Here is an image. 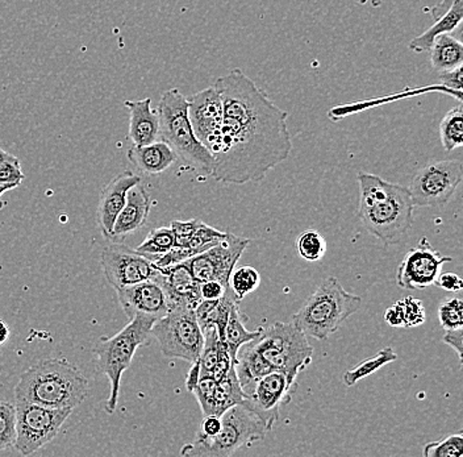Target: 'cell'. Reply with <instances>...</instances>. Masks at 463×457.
<instances>
[{
  "instance_id": "3",
  "label": "cell",
  "mask_w": 463,
  "mask_h": 457,
  "mask_svg": "<svg viewBox=\"0 0 463 457\" xmlns=\"http://www.w3.org/2000/svg\"><path fill=\"white\" fill-rule=\"evenodd\" d=\"M89 389L85 375L68 360L43 358L20 376L14 399L52 409H74L85 401Z\"/></svg>"
},
{
  "instance_id": "9",
  "label": "cell",
  "mask_w": 463,
  "mask_h": 457,
  "mask_svg": "<svg viewBox=\"0 0 463 457\" xmlns=\"http://www.w3.org/2000/svg\"><path fill=\"white\" fill-rule=\"evenodd\" d=\"M152 335L165 357L181 358L188 363L199 360L204 346V334L193 309H170L166 315L156 320Z\"/></svg>"
},
{
  "instance_id": "46",
  "label": "cell",
  "mask_w": 463,
  "mask_h": 457,
  "mask_svg": "<svg viewBox=\"0 0 463 457\" xmlns=\"http://www.w3.org/2000/svg\"><path fill=\"white\" fill-rule=\"evenodd\" d=\"M457 0H441L436 7L432 8V16L434 19H439L444 15L445 13L456 3Z\"/></svg>"
},
{
  "instance_id": "13",
  "label": "cell",
  "mask_w": 463,
  "mask_h": 457,
  "mask_svg": "<svg viewBox=\"0 0 463 457\" xmlns=\"http://www.w3.org/2000/svg\"><path fill=\"white\" fill-rule=\"evenodd\" d=\"M104 276L115 289L143 281L153 280L158 274V266L143 254L129 250L121 242L107 245L100 254Z\"/></svg>"
},
{
  "instance_id": "47",
  "label": "cell",
  "mask_w": 463,
  "mask_h": 457,
  "mask_svg": "<svg viewBox=\"0 0 463 457\" xmlns=\"http://www.w3.org/2000/svg\"><path fill=\"white\" fill-rule=\"evenodd\" d=\"M8 338H10V327L5 320L0 319V346L7 343Z\"/></svg>"
},
{
  "instance_id": "35",
  "label": "cell",
  "mask_w": 463,
  "mask_h": 457,
  "mask_svg": "<svg viewBox=\"0 0 463 457\" xmlns=\"http://www.w3.org/2000/svg\"><path fill=\"white\" fill-rule=\"evenodd\" d=\"M439 326L444 331L462 328L463 300L461 297L445 298L439 306Z\"/></svg>"
},
{
  "instance_id": "20",
  "label": "cell",
  "mask_w": 463,
  "mask_h": 457,
  "mask_svg": "<svg viewBox=\"0 0 463 457\" xmlns=\"http://www.w3.org/2000/svg\"><path fill=\"white\" fill-rule=\"evenodd\" d=\"M150 207L152 201L144 186L137 184L130 187L126 205L116 218L111 242H121L130 233H137L143 228L149 216Z\"/></svg>"
},
{
  "instance_id": "39",
  "label": "cell",
  "mask_w": 463,
  "mask_h": 457,
  "mask_svg": "<svg viewBox=\"0 0 463 457\" xmlns=\"http://www.w3.org/2000/svg\"><path fill=\"white\" fill-rule=\"evenodd\" d=\"M439 81L442 86L450 91V94L456 95L457 100L461 102L462 100V66L453 69V71H439Z\"/></svg>"
},
{
  "instance_id": "33",
  "label": "cell",
  "mask_w": 463,
  "mask_h": 457,
  "mask_svg": "<svg viewBox=\"0 0 463 457\" xmlns=\"http://www.w3.org/2000/svg\"><path fill=\"white\" fill-rule=\"evenodd\" d=\"M16 439V406L0 399V451L13 447Z\"/></svg>"
},
{
  "instance_id": "18",
  "label": "cell",
  "mask_w": 463,
  "mask_h": 457,
  "mask_svg": "<svg viewBox=\"0 0 463 457\" xmlns=\"http://www.w3.org/2000/svg\"><path fill=\"white\" fill-rule=\"evenodd\" d=\"M155 279L164 288L169 302V310L173 308H187L195 310L202 300L199 282L194 279L190 268L184 262L164 266V268L158 266V274Z\"/></svg>"
},
{
  "instance_id": "25",
  "label": "cell",
  "mask_w": 463,
  "mask_h": 457,
  "mask_svg": "<svg viewBox=\"0 0 463 457\" xmlns=\"http://www.w3.org/2000/svg\"><path fill=\"white\" fill-rule=\"evenodd\" d=\"M430 51V62L437 71H453L462 66L463 45L450 33L441 34L434 40Z\"/></svg>"
},
{
  "instance_id": "2",
  "label": "cell",
  "mask_w": 463,
  "mask_h": 457,
  "mask_svg": "<svg viewBox=\"0 0 463 457\" xmlns=\"http://www.w3.org/2000/svg\"><path fill=\"white\" fill-rule=\"evenodd\" d=\"M358 219L386 247L398 244L413 224V205L408 187L372 173H358Z\"/></svg>"
},
{
  "instance_id": "17",
  "label": "cell",
  "mask_w": 463,
  "mask_h": 457,
  "mask_svg": "<svg viewBox=\"0 0 463 457\" xmlns=\"http://www.w3.org/2000/svg\"><path fill=\"white\" fill-rule=\"evenodd\" d=\"M116 293L121 308L129 319L136 315H146L158 320L169 311L166 294L161 283L156 279L123 286L116 289Z\"/></svg>"
},
{
  "instance_id": "48",
  "label": "cell",
  "mask_w": 463,
  "mask_h": 457,
  "mask_svg": "<svg viewBox=\"0 0 463 457\" xmlns=\"http://www.w3.org/2000/svg\"><path fill=\"white\" fill-rule=\"evenodd\" d=\"M17 187V185H0V198H2L3 194L10 192V190ZM3 207V205L0 204V208Z\"/></svg>"
},
{
  "instance_id": "29",
  "label": "cell",
  "mask_w": 463,
  "mask_h": 457,
  "mask_svg": "<svg viewBox=\"0 0 463 457\" xmlns=\"http://www.w3.org/2000/svg\"><path fill=\"white\" fill-rule=\"evenodd\" d=\"M439 138L447 152H453L463 144V107L459 102L439 123Z\"/></svg>"
},
{
  "instance_id": "37",
  "label": "cell",
  "mask_w": 463,
  "mask_h": 457,
  "mask_svg": "<svg viewBox=\"0 0 463 457\" xmlns=\"http://www.w3.org/2000/svg\"><path fill=\"white\" fill-rule=\"evenodd\" d=\"M217 381L210 373L201 375V380L194 389V395L201 405L203 415H213V395H215Z\"/></svg>"
},
{
  "instance_id": "49",
  "label": "cell",
  "mask_w": 463,
  "mask_h": 457,
  "mask_svg": "<svg viewBox=\"0 0 463 457\" xmlns=\"http://www.w3.org/2000/svg\"><path fill=\"white\" fill-rule=\"evenodd\" d=\"M367 2L369 0H357L358 5H366ZM370 2H372L373 7H379L382 5V0H370Z\"/></svg>"
},
{
  "instance_id": "5",
  "label": "cell",
  "mask_w": 463,
  "mask_h": 457,
  "mask_svg": "<svg viewBox=\"0 0 463 457\" xmlns=\"http://www.w3.org/2000/svg\"><path fill=\"white\" fill-rule=\"evenodd\" d=\"M157 114L159 138L173 148L178 157L204 175H213L215 158L196 138L188 117V100L178 89L162 94Z\"/></svg>"
},
{
  "instance_id": "24",
  "label": "cell",
  "mask_w": 463,
  "mask_h": 457,
  "mask_svg": "<svg viewBox=\"0 0 463 457\" xmlns=\"http://www.w3.org/2000/svg\"><path fill=\"white\" fill-rule=\"evenodd\" d=\"M463 17V0H457L453 5L439 19L434 23L430 30L415 37L412 42L410 43V49L415 53H424V52L430 51L432 48L434 40L441 34L450 33L459 27Z\"/></svg>"
},
{
  "instance_id": "15",
  "label": "cell",
  "mask_w": 463,
  "mask_h": 457,
  "mask_svg": "<svg viewBox=\"0 0 463 457\" xmlns=\"http://www.w3.org/2000/svg\"><path fill=\"white\" fill-rule=\"evenodd\" d=\"M188 100V117L199 141L213 152L222 129V100L215 86L196 92ZM213 155V153H211Z\"/></svg>"
},
{
  "instance_id": "32",
  "label": "cell",
  "mask_w": 463,
  "mask_h": 457,
  "mask_svg": "<svg viewBox=\"0 0 463 457\" xmlns=\"http://www.w3.org/2000/svg\"><path fill=\"white\" fill-rule=\"evenodd\" d=\"M297 250L306 262H320L326 252V242L317 230H307L298 239Z\"/></svg>"
},
{
  "instance_id": "16",
  "label": "cell",
  "mask_w": 463,
  "mask_h": 457,
  "mask_svg": "<svg viewBox=\"0 0 463 457\" xmlns=\"http://www.w3.org/2000/svg\"><path fill=\"white\" fill-rule=\"evenodd\" d=\"M295 390H297V381L291 380L280 370H273L260 378L251 395L246 399L265 419L269 428L273 430L274 424L279 418L280 406L291 401Z\"/></svg>"
},
{
  "instance_id": "10",
  "label": "cell",
  "mask_w": 463,
  "mask_h": 457,
  "mask_svg": "<svg viewBox=\"0 0 463 457\" xmlns=\"http://www.w3.org/2000/svg\"><path fill=\"white\" fill-rule=\"evenodd\" d=\"M16 439L14 447L28 456L56 438L66 419L71 415V407L52 409L31 402H16Z\"/></svg>"
},
{
  "instance_id": "26",
  "label": "cell",
  "mask_w": 463,
  "mask_h": 457,
  "mask_svg": "<svg viewBox=\"0 0 463 457\" xmlns=\"http://www.w3.org/2000/svg\"><path fill=\"white\" fill-rule=\"evenodd\" d=\"M244 319L245 317L241 310H240L239 303V305L232 309L230 319H228L227 326H225L224 337H222V341H224L225 346H227L228 352H230L233 363H236L239 349L241 348L244 344L249 343V341L259 338L260 332V327L256 331H249L244 325Z\"/></svg>"
},
{
  "instance_id": "7",
  "label": "cell",
  "mask_w": 463,
  "mask_h": 457,
  "mask_svg": "<svg viewBox=\"0 0 463 457\" xmlns=\"http://www.w3.org/2000/svg\"><path fill=\"white\" fill-rule=\"evenodd\" d=\"M118 334L112 338H101L95 347L98 369L107 376L109 381V397L106 404L107 413H115L120 395L121 376L129 368L136 351L147 343L152 337L155 318L146 315H136L129 319Z\"/></svg>"
},
{
  "instance_id": "30",
  "label": "cell",
  "mask_w": 463,
  "mask_h": 457,
  "mask_svg": "<svg viewBox=\"0 0 463 457\" xmlns=\"http://www.w3.org/2000/svg\"><path fill=\"white\" fill-rule=\"evenodd\" d=\"M175 245V236L172 227H159L150 231L146 239L136 248L137 253L143 254L152 262H157Z\"/></svg>"
},
{
  "instance_id": "41",
  "label": "cell",
  "mask_w": 463,
  "mask_h": 457,
  "mask_svg": "<svg viewBox=\"0 0 463 457\" xmlns=\"http://www.w3.org/2000/svg\"><path fill=\"white\" fill-rule=\"evenodd\" d=\"M433 285L442 289V290L450 291V293H459L463 288L461 277L458 274L453 273V271H445V273L439 271Z\"/></svg>"
},
{
  "instance_id": "12",
  "label": "cell",
  "mask_w": 463,
  "mask_h": 457,
  "mask_svg": "<svg viewBox=\"0 0 463 457\" xmlns=\"http://www.w3.org/2000/svg\"><path fill=\"white\" fill-rule=\"evenodd\" d=\"M249 243H250L249 239L228 233L222 242L195 254L184 262L190 268L196 282L215 280L224 285H230L231 273L236 268Z\"/></svg>"
},
{
  "instance_id": "11",
  "label": "cell",
  "mask_w": 463,
  "mask_h": 457,
  "mask_svg": "<svg viewBox=\"0 0 463 457\" xmlns=\"http://www.w3.org/2000/svg\"><path fill=\"white\" fill-rule=\"evenodd\" d=\"M462 179L461 161H430L413 176L408 192L415 206L442 207L453 198Z\"/></svg>"
},
{
  "instance_id": "4",
  "label": "cell",
  "mask_w": 463,
  "mask_h": 457,
  "mask_svg": "<svg viewBox=\"0 0 463 457\" xmlns=\"http://www.w3.org/2000/svg\"><path fill=\"white\" fill-rule=\"evenodd\" d=\"M361 305V297L346 291L335 277H328L304 300L292 323L307 337L324 341L360 310Z\"/></svg>"
},
{
  "instance_id": "19",
  "label": "cell",
  "mask_w": 463,
  "mask_h": 457,
  "mask_svg": "<svg viewBox=\"0 0 463 457\" xmlns=\"http://www.w3.org/2000/svg\"><path fill=\"white\" fill-rule=\"evenodd\" d=\"M140 176L127 170L116 176L103 190L99 196V205H98L97 221L99 225L101 233L106 239L111 240L112 230L116 218L121 208L124 207L127 201V194L130 187L140 184Z\"/></svg>"
},
{
  "instance_id": "28",
  "label": "cell",
  "mask_w": 463,
  "mask_h": 457,
  "mask_svg": "<svg viewBox=\"0 0 463 457\" xmlns=\"http://www.w3.org/2000/svg\"><path fill=\"white\" fill-rule=\"evenodd\" d=\"M396 360H398L396 352L391 347H384L373 357L366 358V360L362 361L354 368L347 370L345 375H344V384L347 387L354 386L358 381L374 375L376 370L383 368L387 364L393 363Z\"/></svg>"
},
{
  "instance_id": "6",
  "label": "cell",
  "mask_w": 463,
  "mask_h": 457,
  "mask_svg": "<svg viewBox=\"0 0 463 457\" xmlns=\"http://www.w3.org/2000/svg\"><path fill=\"white\" fill-rule=\"evenodd\" d=\"M222 430L210 441H194L184 445L182 456L228 457L240 448L262 441L271 431L265 419L253 409L248 399L222 414Z\"/></svg>"
},
{
  "instance_id": "38",
  "label": "cell",
  "mask_w": 463,
  "mask_h": 457,
  "mask_svg": "<svg viewBox=\"0 0 463 457\" xmlns=\"http://www.w3.org/2000/svg\"><path fill=\"white\" fill-rule=\"evenodd\" d=\"M404 315V328L421 326L427 319L424 305L415 297H405L399 300Z\"/></svg>"
},
{
  "instance_id": "40",
  "label": "cell",
  "mask_w": 463,
  "mask_h": 457,
  "mask_svg": "<svg viewBox=\"0 0 463 457\" xmlns=\"http://www.w3.org/2000/svg\"><path fill=\"white\" fill-rule=\"evenodd\" d=\"M220 430H222V416H204L201 428H199L198 433H196L195 441H210V439L215 438Z\"/></svg>"
},
{
  "instance_id": "43",
  "label": "cell",
  "mask_w": 463,
  "mask_h": 457,
  "mask_svg": "<svg viewBox=\"0 0 463 457\" xmlns=\"http://www.w3.org/2000/svg\"><path fill=\"white\" fill-rule=\"evenodd\" d=\"M442 343L453 348L458 356L459 363L462 364V354H463V327L462 328L450 329V331H445L444 337H442Z\"/></svg>"
},
{
  "instance_id": "31",
  "label": "cell",
  "mask_w": 463,
  "mask_h": 457,
  "mask_svg": "<svg viewBox=\"0 0 463 457\" xmlns=\"http://www.w3.org/2000/svg\"><path fill=\"white\" fill-rule=\"evenodd\" d=\"M260 285V276L253 266L244 265L234 268L230 277V286L240 300L253 293Z\"/></svg>"
},
{
  "instance_id": "36",
  "label": "cell",
  "mask_w": 463,
  "mask_h": 457,
  "mask_svg": "<svg viewBox=\"0 0 463 457\" xmlns=\"http://www.w3.org/2000/svg\"><path fill=\"white\" fill-rule=\"evenodd\" d=\"M25 178L20 160L11 153L0 149V185L22 184Z\"/></svg>"
},
{
  "instance_id": "22",
  "label": "cell",
  "mask_w": 463,
  "mask_h": 457,
  "mask_svg": "<svg viewBox=\"0 0 463 457\" xmlns=\"http://www.w3.org/2000/svg\"><path fill=\"white\" fill-rule=\"evenodd\" d=\"M128 160L145 175L155 176L166 172L175 164L176 153L165 141H155L147 146L130 148Z\"/></svg>"
},
{
  "instance_id": "23",
  "label": "cell",
  "mask_w": 463,
  "mask_h": 457,
  "mask_svg": "<svg viewBox=\"0 0 463 457\" xmlns=\"http://www.w3.org/2000/svg\"><path fill=\"white\" fill-rule=\"evenodd\" d=\"M234 370H236V376L239 378L240 385H241L242 392H244L245 397L248 398L260 378L268 373L273 372L274 369L269 366L268 361L257 351L253 341L250 340L237 352Z\"/></svg>"
},
{
  "instance_id": "1",
  "label": "cell",
  "mask_w": 463,
  "mask_h": 457,
  "mask_svg": "<svg viewBox=\"0 0 463 457\" xmlns=\"http://www.w3.org/2000/svg\"><path fill=\"white\" fill-rule=\"evenodd\" d=\"M213 86L222 100V129L213 148V177L222 184L260 182L292 152L288 112L251 78L233 69Z\"/></svg>"
},
{
  "instance_id": "45",
  "label": "cell",
  "mask_w": 463,
  "mask_h": 457,
  "mask_svg": "<svg viewBox=\"0 0 463 457\" xmlns=\"http://www.w3.org/2000/svg\"><path fill=\"white\" fill-rule=\"evenodd\" d=\"M199 380H201V363H199V360H196L195 363H191V368L187 373L186 389L188 392H194Z\"/></svg>"
},
{
  "instance_id": "21",
  "label": "cell",
  "mask_w": 463,
  "mask_h": 457,
  "mask_svg": "<svg viewBox=\"0 0 463 457\" xmlns=\"http://www.w3.org/2000/svg\"><path fill=\"white\" fill-rule=\"evenodd\" d=\"M129 109V138L135 147L147 146L159 138V119L152 109V100H126Z\"/></svg>"
},
{
  "instance_id": "27",
  "label": "cell",
  "mask_w": 463,
  "mask_h": 457,
  "mask_svg": "<svg viewBox=\"0 0 463 457\" xmlns=\"http://www.w3.org/2000/svg\"><path fill=\"white\" fill-rule=\"evenodd\" d=\"M245 399L244 392H242L233 367L225 377L217 381L215 395H213V415H222L225 410L245 401Z\"/></svg>"
},
{
  "instance_id": "14",
  "label": "cell",
  "mask_w": 463,
  "mask_h": 457,
  "mask_svg": "<svg viewBox=\"0 0 463 457\" xmlns=\"http://www.w3.org/2000/svg\"><path fill=\"white\" fill-rule=\"evenodd\" d=\"M451 257L442 256L432 247L427 237H421L416 247L408 251L398 266L396 283L405 290H422L436 281L442 266L451 262Z\"/></svg>"
},
{
  "instance_id": "44",
  "label": "cell",
  "mask_w": 463,
  "mask_h": 457,
  "mask_svg": "<svg viewBox=\"0 0 463 457\" xmlns=\"http://www.w3.org/2000/svg\"><path fill=\"white\" fill-rule=\"evenodd\" d=\"M384 320L391 327H404L403 309L399 300L384 312Z\"/></svg>"
},
{
  "instance_id": "8",
  "label": "cell",
  "mask_w": 463,
  "mask_h": 457,
  "mask_svg": "<svg viewBox=\"0 0 463 457\" xmlns=\"http://www.w3.org/2000/svg\"><path fill=\"white\" fill-rule=\"evenodd\" d=\"M259 338L251 340L257 351L274 370L286 373L291 380L312 363L314 348L294 323L277 322L260 327Z\"/></svg>"
},
{
  "instance_id": "50",
  "label": "cell",
  "mask_w": 463,
  "mask_h": 457,
  "mask_svg": "<svg viewBox=\"0 0 463 457\" xmlns=\"http://www.w3.org/2000/svg\"><path fill=\"white\" fill-rule=\"evenodd\" d=\"M355 2H357V0H355Z\"/></svg>"
},
{
  "instance_id": "34",
  "label": "cell",
  "mask_w": 463,
  "mask_h": 457,
  "mask_svg": "<svg viewBox=\"0 0 463 457\" xmlns=\"http://www.w3.org/2000/svg\"><path fill=\"white\" fill-rule=\"evenodd\" d=\"M463 433H451L441 441L430 442L422 450L424 457H462Z\"/></svg>"
},
{
  "instance_id": "42",
  "label": "cell",
  "mask_w": 463,
  "mask_h": 457,
  "mask_svg": "<svg viewBox=\"0 0 463 457\" xmlns=\"http://www.w3.org/2000/svg\"><path fill=\"white\" fill-rule=\"evenodd\" d=\"M228 285L220 282V281L211 280L199 283V291H201L202 300H220L227 291Z\"/></svg>"
}]
</instances>
